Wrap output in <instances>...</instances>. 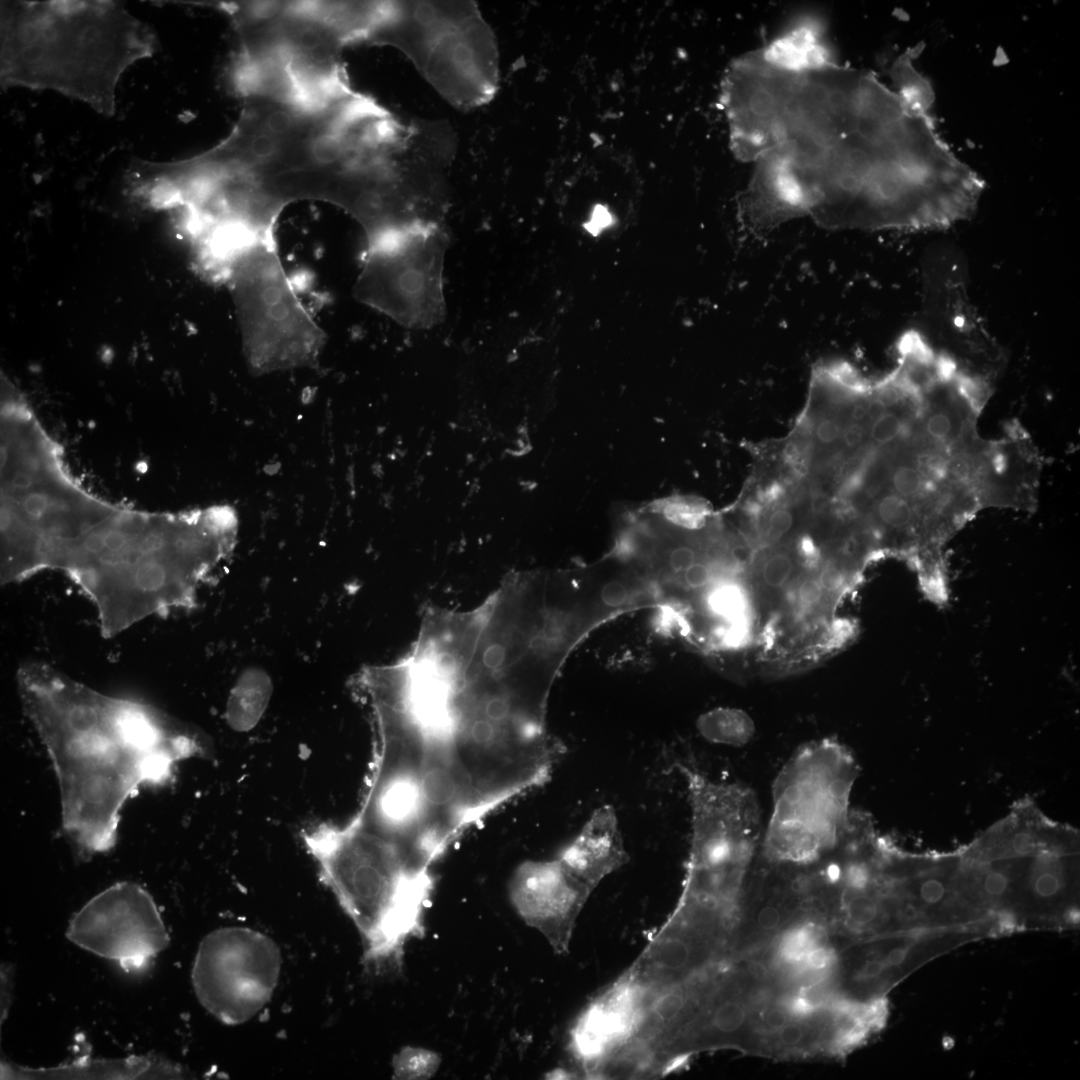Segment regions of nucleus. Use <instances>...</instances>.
I'll return each instance as SVG.
<instances>
[{
  "label": "nucleus",
  "mask_w": 1080,
  "mask_h": 1080,
  "mask_svg": "<svg viewBox=\"0 0 1080 1080\" xmlns=\"http://www.w3.org/2000/svg\"><path fill=\"white\" fill-rule=\"evenodd\" d=\"M856 770L835 739L800 747L772 784V812L758 855L773 863L807 864L831 853L849 825Z\"/></svg>",
  "instance_id": "10"
},
{
  "label": "nucleus",
  "mask_w": 1080,
  "mask_h": 1080,
  "mask_svg": "<svg viewBox=\"0 0 1080 1080\" xmlns=\"http://www.w3.org/2000/svg\"><path fill=\"white\" fill-rule=\"evenodd\" d=\"M66 937L130 969L144 966L170 942L153 897L132 882L116 883L91 898L70 919Z\"/></svg>",
  "instance_id": "14"
},
{
  "label": "nucleus",
  "mask_w": 1080,
  "mask_h": 1080,
  "mask_svg": "<svg viewBox=\"0 0 1080 1080\" xmlns=\"http://www.w3.org/2000/svg\"><path fill=\"white\" fill-rule=\"evenodd\" d=\"M897 409H888L868 428V444L876 449L890 448L910 435L911 421Z\"/></svg>",
  "instance_id": "17"
},
{
  "label": "nucleus",
  "mask_w": 1080,
  "mask_h": 1080,
  "mask_svg": "<svg viewBox=\"0 0 1080 1080\" xmlns=\"http://www.w3.org/2000/svg\"><path fill=\"white\" fill-rule=\"evenodd\" d=\"M281 970L282 954L273 938L248 926H224L200 941L191 982L210 1015L236 1026L252 1020L270 1003Z\"/></svg>",
  "instance_id": "13"
},
{
  "label": "nucleus",
  "mask_w": 1080,
  "mask_h": 1080,
  "mask_svg": "<svg viewBox=\"0 0 1080 1080\" xmlns=\"http://www.w3.org/2000/svg\"><path fill=\"white\" fill-rule=\"evenodd\" d=\"M1008 886V880L1006 876L999 872L993 871L987 874L984 887L987 893L993 896H998L1004 893Z\"/></svg>",
  "instance_id": "22"
},
{
  "label": "nucleus",
  "mask_w": 1080,
  "mask_h": 1080,
  "mask_svg": "<svg viewBox=\"0 0 1080 1080\" xmlns=\"http://www.w3.org/2000/svg\"><path fill=\"white\" fill-rule=\"evenodd\" d=\"M22 706L57 777L62 827L91 856L116 843L121 811L178 762L203 756V733L141 702L100 693L40 661L17 671Z\"/></svg>",
  "instance_id": "3"
},
{
  "label": "nucleus",
  "mask_w": 1080,
  "mask_h": 1080,
  "mask_svg": "<svg viewBox=\"0 0 1080 1080\" xmlns=\"http://www.w3.org/2000/svg\"><path fill=\"white\" fill-rule=\"evenodd\" d=\"M422 662L450 779L473 823L550 779L566 752L546 725L552 684L486 644Z\"/></svg>",
  "instance_id": "4"
},
{
  "label": "nucleus",
  "mask_w": 1080,
  "mask_h": 1080,
  "mask_svg": "<svg viewBox=\"0 0 1080 1080\" xmlns=\"http://www.w3.org/2000/svg\"><path fill=\"white\" fill-rule=\"evenodd\" d=\"M1034 892L1041 898H1050L1055 896L1061 889V880L1059 875L1050 870H1043L1034 879L1033 882Z\"/></svg>",
  "instance_id": "20"
},
{
  "label": "nucleus",
  "mask_w": 1080,
  "mask_h": 1080,
  "mask_svg": "<svg viewBox=\"0 0 1080 1080\" xmlns=\"http://www.w3.org/2000/svg\"><path fill=\"white\" fill-rule=\"evenodd\" d=\"M305 843L320 875L355 925L365 958L398 960L424 933L433 877L416 871L390 844L351 823L317 826Z\"/></svg>",
  "instance_id": "7"
},
{
  "label": "nucleus",
  "mask_w": 1080,
  "mask_h": 1080,
  "mask_svg": "<svg viewBox=\"0 0 1080 1080\" xmlns=\"http://www.w3.org/2000/svg\"><path fill=\"white\" fill-rule=\"evenodd\" d=\"M440 1064L439 1056L422 1048L406 1047L394 1058L395 1075L405 1079H423L431 1077Z\"/></svg>",
  "instance_id": "18"
},
{
  "label": "nucleus",
  "mask_w": 1080,
  "mask_h": 1080,
  "mask_svg": "<svg viewBox=\"0 0 1080 1080\" xmlns=\"http://www.w3.org/2000/svg\"><path fill=\"white\" fill-rule=\"evenodd\" d=\"M617 866V851L608 834L583 824L555 858L528 860L516 868L509 884L512 905L562 953L590 894Z\"/></svg>",
  "instance_id": "12"
},
{
  "label": "nucleus",
  "mask_w": 1080,
  "mask_h": 1080,
  "mask_svg": "<svg viewBox=\"0 0 1080 1080\" xmlns=\"http://www.w3.org/2000/svg\"><path fill=\"white\" fill-rule=\"evenodd\" d=\"M156 36L116 1H2L3 88L51 90L110 117L124 72Z\"/></svg>",
  "instance_id": "5"
},
{
  "label": "nucleus",
  "mask_w": 1080,
  "mask_h": 1080,
  "mask_svg": "<svg viewBox=\"0 0 1080 1080\" xmlns=\"http://www.w3.org/2000/svg\"><path fill=\"white\" fill-rule=\"evenodd\" d=\"M811 558L799 541L756 549L746 572L755 613L775 615L788 593L812 566Z\"/></svg>",
  "instance_id": "15"
},
{
  "label": "nucleus",
  "mask_w": 1080,
  "mask_h": 1080,
  "mask_svg": "<svg viewBox=\"0 0 1080 1080\" xmlns=\"http://www.w3.org/2000/svg\"><path fill=\"white\" fill-rule=\"evenodd\" d=\"M919 894L920 898L926 903L935 904L944 897L945 888L941 881L927 879L921 884Z\"/></svg>",
  "instance_id": "21"
},
{
  "label": "nucleus",
  "mask_w": 1080,
  "mask_h": 1080,
  "mask_svg": "<svg viewBox=\"0 0 1080 1080\" xmlns=\"http://www.w3.org/2000/svg\"><path fill=\"white\" fill-rule=\"evenodd\" d=\"M698 729L705 739L731 746L745 745L755 731L746 713L722 708L702 715L698 720Z\"/></svg>",
  "instance_id": "16"
},
{
  "label": "nucleus",
  "mask_w": 1080,
  "mask_h": 1080,
  "mask_svg": "<svg viewBox=\"0 0 1080 1080\" xmlns=\"http://www.w3.org/2000/svg\"><path fill=\"white\" fill-rule=\"evenodd\" d=\"M238 530L227 504L140 511L70 479L26 519L17 573L22 581L48 570L64 574L92 603L101 635L112 638L147 618L196 608L232 557Z\"/></svg>",
  "instance_id": "1"
},
{
  "label": "nucleus",
  "mask_w": 1080,
  "mask_h": 1080,
  "mask_svg": "<svg viewBox=\"0 0 1080 1080\" xmlns=\"http://www.w3.org/2000/svg\"><path fill=\"white\" fill-rule=\"evenodd\" d=\"M1012 848L1018 854H1030L1036 848V839L1028 832L1017 833L1012 839Z\"/></svg>",
  "instance_id": "23"
},
{
  "label": "nucleus",
  "mask_w": 1080,
  "mask_h": 1080,
  "mask_svg": "<svg viewBox=\"0 0 1080 1080\" xmlns=\"http://www.w3.org/2000/svg\"><path fill=\"white\" fill-rule=\"evenodd\" d=\"M378 740L370 788L356 828L393 846L419 873L470 822L450 783L442 748L400 701L369 700Z\"/></svg>",
  "instance_id": "6"
},
{
  "label": "nucleus",
  "mask_w": 1080,
  "mask_h": 1080,
  "mask_svg": "<svg viewBox=\"0 0 1080 1080\" xmlns=\"http://www.w3.org/2000/svg\"><path fill=\"white\" fill-rule=\"evenodd\" d=\"M366 242L355 298L407 328L438 325L446 312L444 226L405 229Z\"/></svg>",
  "instance_id": "11"
},
{
  "label": "nucleus",
  "mask_w": 1080,
  "mask_h": 1080,
  "mask_svg": "<svg viewBox=\"0 0 1080 1080\" xmlns=\"http://www.w3.org/2000/svg\"><path fill=\"white\" fill-rule=\"evenodd\" d=\"M891 90L863 71L822 144L797 216L831 229H940L962 206L971 167L941 138L921 74Z\"/></svg>",
  "instance_id": "2"
},
{
  "label": "nucleus",
  "mask_w": 1080,
  "mask_h": 1080,
  "mask_svg": "<svg viewBox=\"0 0 1080 1080\" xmlns=\"http://www.w3.org/2000/svg\"><path fill=\"white\" fill-rule=\"evenodd\" d=\"M362 41L399 50L456 107H478L496 93L497 44L474 2L378 5Z\"/></svg>",
  "instance_id": "8"
},
{
  "label": "nucleus",
  "mask_w": 1080,
  "mask_h": 1080,
  "mask_svg": "<svg viewBox=\"0 0 1080 1080\" xmlns=\"http://www.w3.org/2000/svg\"><path fill=\"white\" fill-rule=\"evenodd\" d=\"M868 428L859 423L844 424L840 439V450L844 455L849 456L868 444Z\"/></svg>",
  "instance_id": "19"
},
{
  "label": "nucleus",
  "mask_w": 1080,
  "mask_h": 1080,
  "mask_svg": "<svg viewBox=\"0 0 1080 1080\" xmlns=\"http://www.w3.org/2000/svg\"><path fill=\"white\" fill-rule=\"evenodd\" d=\"M274 235L243 234L217 248L238 317L246 363L263 375L312 367L326 333L298 298Z\"/></svg>",
  "instance_id": "9"
}]
</instances>
